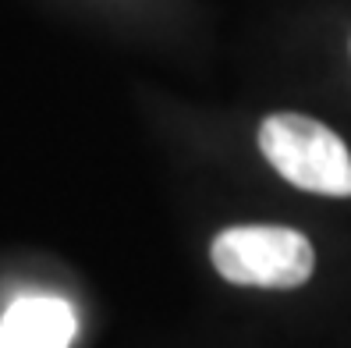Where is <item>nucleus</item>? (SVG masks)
I'll list each match as a JSON object with an SVG mask.
<instances>
[{
  "mask_svg": "<svg viewBox=\"0 0 351 348\" xmlns=\"http://www.w3.org/2000/svg\"><path fill=\"white\" fill-rule=\"evenodd\" d=\"M75 327V313L64 299L25 295L0 320V348H68Z\"/></svg>",
  "mask_w": 351,
  "mask_h": 348,
  "instance_id": "nucleus-3",
  "label": "nucleus"
},
{
  "mask_svg": "<svg viewBox=\"0 0 351 348\" xmlns=\"http://www.w3.org/2000/svg\"><path fill=\"white\" fill-rule=\"evenodd\" d=\"M210 259L223 281L245 288H298L316 267L313 242L277 224L223 228L210 245Z\"/></svg>",
  "mask_w": 351,
  "mask_h": 348,
  "instance_id": "nucleus-1",
  "label": "nucleus"
},
{
  "mask_svg": "<svg viewBox=\"0 0 351 348\" xmlns=\"http://www.w3.org/2000/svg\"><path fill=\"white\" fill-rule=\"evenodd\" d=\"M259 150L291 185L316 196H351V153L344 139L305 114H270L259 128Z\"/></svg>",
  "mask_w": 351,
  "mask_h": 348,
  "instance_id": "nucleus-2",
  "label": "nucleus"
}]
</instances>
